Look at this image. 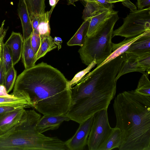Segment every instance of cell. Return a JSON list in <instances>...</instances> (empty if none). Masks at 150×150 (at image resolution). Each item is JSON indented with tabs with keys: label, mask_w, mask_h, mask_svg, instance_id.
<instances>
[{
	"label": "cell",
	"mask_w": 150,
	"mask_h": 150,
	"mask_svg": "<svg viewBox=\"0 0 150 150\" xmlns=\"http://www.w3.org/2000/svg\"><path fill=\"white\" fill-rule=\"evenodd\" d=\"M68 82L59 70L42 62L18 76L12 93L30 100L32 107L43 115H65L71 104Z\"/></svg>",
	"instance_id": "6da1fadb"
},
{
	"label": "cell",
	"mask_w": 150,
	"mask_h": 150,
	"mask_svg": "<svg viewBox=\"0 0 150 150\" xmlns=\"http://www.w3.org/2000/svg\"><path fill=\"white\" fill-rule=\"evenodd\" d=\"M121 67L112 60L95 69L70 88L71 105L65 115L80 124L98 111L107 109L115 95V78Z\"/></svg>",
	"instance_id": "7a4b0ae2"
},
{
	"label": "cell",
	"mask_w": 150,
	"mask_h": 150,
	"mask_svg": "<svg viewBox=\"0 0 150 150\" xmlns=\"http://www.w3.org/2000/svg\"><path fill=\"white\" fill-rule=\"evenodd\" d=\"M113 108L122 133L119 149L150 150V96L125 91L115 98Z\"/></svg>",
	"instance_id": "3957f363"
},
{
	"label": "cell",
	"mask_w": 150,
	"mask_h": 150,
	"mask_svg": "<svg viewBox=\"0 0 150 150\" xmlns=\"http://www.w3.org/2000/svg\"><path fill=\"white\" fill-rule=\"evenodd\" d=\"M41 117L34 110H25L19 122L0 135V150H62L63 141L37 130L36 126Z\"/></svg>",
	"instance_id": "277c9868"
},
{
	"label": "cell",
	"mask_w": 150,
	"mask_h": 150,
	"mask_svg": "<svg viewBox=\"0 0 150 150\" xmlns=\"http://www.w3.org/2000/svg\"><path fill=\"white\" fill-rule=\"evenodd\" d=\"M119 18L117 13L115 14L103 28L91 36H86L78 51L83 63L88 66L95 59L97 67L111 54L113 28Z\"/></svg>",
	"instance_id": "5b68a950"
},
{
	"label": "cell",
	"mask_w": 150,
	"mask_h": 150,
	"mask_svg": "<svg viewBox=\"0 0 150 150\" xmlns=\"http://www.w3.org/2000/svg\"><path fill=\"white\" fill-rule=\"evenodd\" d=\"M150 30V7L131 11L123 19L122 25L113 31L112 38L116 36L125 39L139 35Z\"/></svg>",
	"instance_id": "8992f818"
},
{
	"label": "cell",
	"mask_w": 150,
	"mask_h": 150,
	"mask_svg": "<svg viewBox=\"0 0 150 150\" xmlns=\"http://www.w3.org/2000/svg\"><path fill=\"white\" fill-rule=\"evenodd\" d=\"M93 117V121L87 144L89 150H99L112 128L109 123L107 109L98 111Z\"/></svg>",
	"instance_id": "52a82bcc"
},
{
	"label": "cell",
	"mask_w": 150,
	"mask_h": 150,
	"mask_svg": "<svg viewBox=\"0 0 150 150\" xmlns=\"http://www.w3.org/2000/svg\"><path fill=\"white\" fill-rule=\"evenodd\" d=\"M93 121V116L81 123L74 135L65 142V145L69 150H82L87 144L89 136Z\"/></svg>",
	"instance_id": "ba28073f"
},
{
	"label": "cell",
	"mask_w": 150,
	"mask_h": 150,
	"mask_svg": "<svg viewBox=\"0 0 150 150\" xmlns=\"http://www.w3.org/2000/svg\"><path fill=\"white\" fill-rule=\"evenodd\" d=\"M117 13H118L117 11L111 8L87 18L89 19V24L86 36H91L102 28L112 17Z\"/></svg>",
	"instance_id": "9c48e42d"
},
{
	"label": "cell",
	"mask_w": 150,
	"mask_h": 150,
	"mask_svg": "<svg viewBox=\"0 0 150 150\" xmlns=\"http://www.w3.org/2000/svg\"><path fill=\"white\" fill-rule=\"evenodd\" d=\"M70 120V119L65 115H43L38 122L36 128L39 132L42 133L49 130L57 129L63 122Z\"/></svg>",
	"instance_id": "30bf717a"
},
{
	"label": "cell",
	"mask_w": 150,
	"mask_h": 150,
	"mask_svg": "<svg viewBox=\"0 0 150 150\" xmlns=\"http://www.w3.org/2000/svg\"><path fill=\"white\" fill-rule=\"evenodd\" d=\"M25 109L21 108L0 114V135L8 131L18 123Z\"/></svg>",
	"instance_id": "8fae6325"
},
{
	"label": "cell",
	"mask_w": 150,
	"mask_h": 150,
	"mask_svg": "<svg viewBox=\"0 0 150 150\" xmlns=\"http://www.w3.org/2000/svg\"><path fill=\"white\" fill-rule=\"evenodd\" d=\"M0 106H19L24 108L32 107L29 99L12 93L8 94L4 85L0 86Z\"/></svg>",
	"instance_id": "7c38bea8"
},
{
	"label": "cell",
	"mask_w": 150,
	"mask_h": 150,
	"mask_svg": "<svg viewBox=\"0 0 150 150\" xmlns=\"http://www.w3.org/2000/svg\"><path fill=\"white\" fill-rule=\"evenodd\" d=\"M125 53L138 57L150 54V31L134 42Z\"/></svg>",
	"instance_id": "4fadbf2b"
},
{
	"label": "cell",
	"mask_w": 150,
	"mask_h": 150,
	"mask_svg": "<svg viewBox=\"0 0 150 150\" xmlns=\"http://www.w3.org/2000/svg\"><path fill=\"white\" fill-rule=\"evenodd\" d=\"M23 43V37L21 34L13 31L5 43L10 50L14 66L21 58Z\"/></svg>",
	"instance_id": "5bb4252c"
},
{
	"label": "cell",
	"mask_w": 150,
	"mask_h": 150,
	"mask_svg": "<svg viewBox=\"0 0 150 150\" xmlns=\"http://www.w3.org/2000/svg\"><path fill=\"white\" fill-rule=\"evenodd\" d=\"M126 58L116 77L117 81L121 76L125 74L133 72L143 74L146 70L141 64L140 57L125 54Z\"/></svg>",
	"instance_id": "9a60e30c"
},
{
	"label": "cell",
	"mask_w": 150,
	"mask_h": 150,
	"mask_svg": "<svg viewBox=\"0 0 150 150\" xmlns=\"http://www.w3.org/2000/svg\"><path fill=\"white\" fill-rule=\"evenodd\" d=\"M17 11L21 22L23 40H25L31 36L33 29L25 3L23 0H19Z\"/></svg>",
	"instance_id": "2e32d148"
},
{
	"label": "cell",
	"mask_w": 150,
	"mask_h": 150,
	"mask_svg": "<svg viewBox=\"0 0 150 150\" xmlns=\"http://www.w3.org/2000/svg\"><path fill=\"white\" fill-rule=\"evenodd\" d=\"M145 32L142 34L137 36L125 39L123 41L120 42L115 44L112 43V51H113L111 54L99 66L97 67L95 69L102 66L104 64L112 60L120 55L124 53L127 50L130 45L135 41L139 38L148 31Z\"/></svg>",
	"instance_id": "e0dca14e"
},
{
	"label": "cell",
	"mask_w": 150,
	"mask_h": 150,
	"mask_svg": "<svg viewBox=\"0 0 150 150\" xmlns=\"http://www.w3.org/2000/svg\"><path fill=\"white\" fill-rule=\"evenodd\" d=\"M21 57L25 69L32 67L35 65L37 61L36 54L31 46V36L24 40Z\"/></svg>",
	"instance_id": "ac0fdd59"
},
{
	"label": "cell",
	"mask_w": 150,
	"mask_h": 150,
	"mask_svg": "<svg viewBox=\"0 0 150 150\" xmlns=\"http://www.w3.org/2000/svg\"><path fill=\"white\" fill-rule=\"evenodd\" d=\"M122 140L121 130L119 128L115 127L112 128L110 135L99 150H111L118 148L121 144Z\"/></svg>",
	"instance_id": "d6986e66"
},
{
	"label": "cell",
	"mask_w": 150,
	"mask_h": 150,
	"mask_svg": "<svg viewBox=\"0 0 150 150\" xmlns=\"http://www.w3.org/2000/svg\"><path fill=\"white\" fill-rule=\"evenodd\" d=\"M89 24V20L87 18L82 23L76 33L68 42L69 46L79 45L81 47L85 42Z\"/></svg>",
	"instance_id": "ffe728a7"
},
{
	"label": "cell",
	"mask_w": 150,
	"mask_h": 150,
	"mask_svg": "<svg viewBox=\"0 0 150 150\" xmlns=\"http://www.w3.org/2000/svg\"><path fill=\"white\" fill-rule=\"evenodd\" d=\"M54 7H52L50 11L45 12L40 17L39 24L37 30H38L39 33L41 41L44 38L50 35V28L49 21Z\"/></svg>",
	"instance_id": "44dd1931"
},
{
	"label": "cell",
	"mask_w": 150,
	"mask_h": 150,
	"mask_svg": "<svg viewBox=\"0 0 150 150\" xmlns=\"http://www.w3.org/2000/svg\"><path fill=\"white\" fill-rule=\"evenodd\" d=\"M112 7L94 2H87L83 11L82 18L85 20Z\"/></svg>",
	"instance_id": "7402d4cb"
},
{
	"label": "cell",
	"mask_w": 150,
	"mask_h": 150,
	"mask_svg": "<svg viewBox=\"0 0 150 150\" xmlns=\"http://www.w3.org/2000/svg\"><path fill=\"white\" fill-rule=\"evenodd\" d=\"M45 0H25L29 17L40 16L45 13Z\"/></svg>",
	"instance_id": "603a6c76"
},
{
	"label": "cell",
	"mask_w": 150,
	"mask_h": 150,
	"mask_svg": "<svg viewBox=\"0 0 150 150\" xmlns=\"http://www.w3.org/2000/svg\"><path fill=\"white\" fill-rule=\"evenodd\" d=\"M57 47V46L51 36L44 38L41 41L40 47L36 54L37 61L45 56L48 52Z\"/></svg>",
	"instance_id": "cb8c5ba5"
},
{
	"label": "cell",
	"mask_w": 150,
	"mask_h": 150,
	"mask_svg": "<svg viewBox=\"0 0 150 150\" xmlns=\"http://www.w3.org/2000/svg\"><path fill=\"white\" fill-rule=\"evenodd\" d=\"M150 73L146 71L140 79L137 87L134 90L137 93L144 96H150V82L149 77Z\"/></svg>",
	"instance_id": "d4e9b609"
},
{
	"label": "cell",
	"mask_w": 150,
	"mask_h": 150,
	"mask_svg": "<svg viewBox=\"0 0 150 150\" xmlns=\"http://www.w3.org/2000/svg\"><path fill=\"white\" fill-rule=\"evenodd\" d=\"M16 78L17 72L13 66L6 73L4 78V86L8 93L13 88Z\"/></svg>",
	"instance_id": "484cf974"
},
{
	"label": "cell",
	"mask_w": 150,
	"mask_h": 150,
	"mask_svg": "<svg viewBox=\"0 0 150 150\" xmlns=\"http://www.w3.org/2000/svg\"><path fill=\"white\" fill-rule=\"evenodd\" d=\"M96 64V60L94 59L86 69L76 74L71 80L68 81V86L69 88H70L75 85L87 73L89 72L91 69Z\"/></svg>",
	"instance_id": "4316f807"
},
{
	"label": "cell",
	"mask_w": 150,
	"mask_h": 150,
	"mask_svg": "<svg viewBox=\"0 0 150 150\" xmlns=\"http://www.w3.org/2000/svg\"><path fill=\"white\" fill-rule=\"evenodd\" d=\"M3 57L5 76L9 69L14 66L10 50L5 43H4L3 45Z\"/></svg>",
	"instance_id": "83f0119b"
},
{
	"label": "cell",
	"mask_w": 150,
	"mask_h": 150,
	"mask_svg": "<svg viewBox=\"0 0 150 150\" xmlns=\"http://www.w3.org/2000/svg\"><path fill=\"white\" fill-rule=\"evenodd\" d=\"M41 39L38 30H33L31 36V44L32 48L36 54L41 44Z\"/></svg>",
	"instance_id": "f1b7e54d"
},
{
	"label": "cell",
	"mask_w": 150,
	"mask_h": 150,
	"mask_svg": "<svg viewBox=\"0 0 150 150\" xmlns=\"http://www.w3.org/2000/svg\"><path fill=\"white\" fill-rule=\"evenodd\" d=\"M3 45L0 52V86L4 85L5 77V70L3 57Z\"/></svg>",
	"instance_id": "f546056e"
},
{
	"label": "cell",
	"mask_w": 150,
	"mask_h": 150,
	"mask_svg": "<svg viewBox=\"0 0 150 150\" xmlns=\"http://www.w3.org/2000/svg\"><path fill=\"white\" fill-rule=\"evenodd\" d=\"M21 108H23L19 106H0V114Z\"/></svg>",
	"instance_id": "4dcf8cb0"
},
{
	"label": "cell",
	"mask_w": 150,
	"mask_h": 150,
	"mask_svg": "<svg viewBox=\"0 0 150 150\" xmlns=\"http://www.w3.org/2000/svg\"><path fill=\"white\" fill-rule=\"evenodd\" d=\"M137 6L139 9H143L146 6H149L150 0H137Z\"/></svg>",
	"instance_id": "1f68e13d"
},
{
	"label": "cell",
	"mask_w": 150,
	"mask_h": 150,
	"mask_svg": "<svg viewBox=\"0 0 150 150\" xmlns=\"http://www.w3.org/2000/svg\"><path fill=\"white\" fill-rule=\"evenodd\" d=\"M122 4L125 6L129 8L131 11H133L137 10L136 6L129 0H126L122 2Z\"/></svg>",
	"instance_id": "d6a6232c"
},
{
	"label": "cell",
	"mask_w": 150,
	"mask_h": 150,
	"mask_svg": "<svg viewBox=\"0 0 150 150\" xmlns=\"http://www.w3.org/2000/svg\"><path fill=\"white\" fill-rule=\"evenodd\" d=\"M86 2H94L97 3H99L103 5L113 7L112 4L108 3L106 0H83Z\"/></svg>",
	"instance_id": "836d02e7"
},
{
	"label": "cell",
	"mask_w": 150,
	"mask_h": 150,
	"mask_svg": "<svg viewBox=\"0 0 150 150\" xmlns=\"http://www.w3.org/2000/svg\"><path fill=\"white\" fill-rule=\"evenodd\" d=\"M5 22V20H4L2 22L1 25L0 27V41L2 38L3 36H5L8 29V27L6 29H4V28Z\"/></svg>",
	"instance_id": "e575fe53"
},
{
	"label": "cell",
	"mask_w": 150,
	"mask_h": 150,
	"mask_svg": "<svg viewBox=\"0 0 150 150\" xmlns=\"http://www.w3.org/2000/svg\"><path fill=\"white\" fill-rule=\"evenodd\" d=\"M53 40L54 43L57 46L58 50H59L62 47V40L60 37H55L53 38Z\"/></svg>",
	"instance_id": "d590c367"
},
{
	"label": "cell",
	"mask_w": 150,
	"mask_h": 150,
	"mask_svg": "<svg viewBox=\"0 0 150 150\" xmlns=\"http://www.w3.org/2000/svg\"><path fill=\"white\" fill-rule=\"evenodd\" d=\"M49 4L52 7H55L57 3L56 0H49Z\"/></svg>",
	"instance_id": "8d00e7d4"
},
{
	"label": "cell",
	"mask_w": 150,
	"mask_h": 150,
	"mask_svg": "<svg viewBox=\"0 0 150 150\" xmlns=\"http://www.w3.org/2000/svg\"><path fill=\"white\" fill-rule=\"evenodd\" d=\"M108 3L112 4L118 2H122L126 0H106Z\"/></svg>",
	"instance_id": "74e56055"
},
{
	"label": "cell",
	"mask_w": 150,
	"mask_h": 150,
	"mask_svg": "<svg viewBox=\"0 0 150 150\" xmlns=\"http://www.w3.org/2000/svg\"><path fill=\"white\" fill-rule=\"evenodd\" d=\"M5 36H3L0 41V52L1 51V48L3 46V45L4 43V40Z\"/></svg>",
	"instance_id": "f35d334b"
},
{
	"label": "cell",
	"mask_w": 150,
	"mask_h": 150,
	"mask_svg": "<svg viewBox=\"0 0 150 150\" xmlns=\"http://www.w3.org/2000/svg\"><path fill=\"white\" fill-rule=\"evenodd\" d=\"M56 2L57 3V2H58V1H59V0H56Z\"/></svg>",
	"instance_id": "ab89813d"
},
{
	"label": "cell",
	"mask_w": 150,
	"mask_h": 150,
	"mask_svg": "<svg viewBox=\"0 0 150 150\" xmlns=\"http://www.w3.org/2000/svg\"><path fill=\"white\" fill-rule=\"evenodd\" d=\"M25 2V0H23Z\"/></svg>",
	"instance_id": "60d3db41"
}]
</instances>
